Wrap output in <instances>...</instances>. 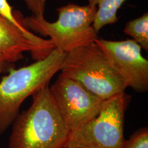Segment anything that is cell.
<instances>
[{
    "label": "cell",
    "mask_w": 148,
    "mask_h": 148,
    "mask_svg": "<svg viewBox=\"0 0 148 148\" xmlns=\"http://www.w3.org/2000/svg\"><path fill=\"white\" fill-rule=\"evenodd\" d=\"M8 148H64L70 131L49 90V84L32 95V103L12 125Z\"/></svg>",
    "instance_id": "6da1fadb"
},
{
    "label": "cell",
    "mask_w": 148,
    "mask_h": 148,
    "mask_svg": "<svg viewBox=\"0 0 148 148\" xmlns=\"http://www.w3.org/2000/svg\"><path fill=\"white\" fill-rule=\"evenodd\" d=\"M66 53L55 48L42 60L10 69L0 81V136L12 125L23 101L48 85L60 70Z\"/></svg>",
    "instance_id": "7a4b0ae2"
},
{
    "label": "cell",
    "mask_w": 148,
    "mask_h": 148,
    "mask_svg": "<svg viewBox=\"0 0 148 148\" xmlns=\"http://www.w3.org/2000/svg\"><path fill=\"white\" fill-rule=\"evenodd\" d=\"M57 12L58 18L55 22L32 14L23 18V23L27 29L49 37L55 48L64 53L97 40L98 33L92 26L97 7L69 3L58 8Z\"/></svg>",
    "instance_id": "3957f363"
},
{
    "label": "cell",
    "mask_w": 148,
    "mask_h": 148,
    "mask_svg": "<svg viewBox=\"0 0 148 148\" xmlns=\"http://www.w3.org/2000/svg\"><path fill=\"white\" fill-rule=\"evenodd\" d=\"M60 71L103 100L125 92L127 88L95 41L66 53Z\"/></svg>",
    "instance_id": "277c9868"
},
{
    "label": "cell",
    "mask_w": 148,
    "mask_h": 148,
    "mask_svg": "<svg viewBox=\"0 0 148 148\" xmlns=\"http://www.w3.org/2000/svg\"><path fill=\"white\" fill-rule=\"evenodd\" d=\"M131 96L125 92L104 100L98 114L70 132L64 148H122L125 112Z\"/></svg>",
    "instance_id": "5b68a950"
},
{
    "label": "cell",
    "mask_w": 148,
    "mask_h": 148,
    "mask_svg": "<svg viewBox=\"0 0 148 148\" xmlns=\"http://www.w3.org/2000/svg\"><path fill=\"white\" fill-rule=\"evenodd\" d=\"M49 90L70 132L97 116L104 101L82 84L62 73L49 86Z\"/></svg>",
    "instance_id": "8992f818"
},
{
    "label": "cell",
    "mask_w": 148,
    "mask_h": 148,
    "mask_svg": "<svg viewBox=\"0 0 148 148\" xmlns=\"http://www.w3.org/2000/svg\"><path fill=\"white\" fill-rule=\"evenodd\" d=\"M109 62L119 73L127 88L137 92L148 90V60L142 56V48L134 40H95Z\"/></svg>",
    "instance_id": "52a82bcc"
},
{
    "label": "cell",
    "mask_w": 148,
    "mask_h": 148,
    "mask_svg": "<svg viewBox=\"0 0 148 148\" xmlns=\"http://www.w3.org/2000/svg\"><path fill=\"white\" fill-rule=\"evenodd\" d=\"M55 49L49 39H44L32 32H25L0 15V53L9 64L23 58L29 51L35 61L45 58Z\"/></svg>",
    "instance_id": "ba28073f"
},
{
    "label": "cell",
    "mask_w": 148,
    "mask_h": 148,
    "mask_svg": "<svg viewBox=\"0 0 148 148\" xmlns=\"http://www.w3.org/2000/svg\"><path fill=\"white\" fill-rule=\"evenodd\" d=\"M126 0H87L88 4L98 7L94 20V29L97 33L105 25L118 21L117 12Z\"/></svg>",
    "instance_id": "9c48e42d"
},
{
    "label": "cell",
    "mask_w": 148,
    "mask_h": 148,
    "mask_svg": "<svg viewBox=\"0 0 148 148\" xmlns=\"http://www.w3.org/2000/svg\"><path fill=\"white\" fill-rule=\"evenodd\" d=\"M125 34L132 38L142 49L148 51V13L128 21L124 28Z\"/></svg>",
    "instance_id": "30bf717a"
},
{
    "label": "cell",
    "mask_w": 148,
    "mask_h": 148,
    "mask_svg": "<svg viewBox=\"0 0 148 148\" xmlns=\"http://www.w3.org/2000/svg\"><path fill=\"white\" fill-rule=\"evenodd\" d=\"M0 15L9 20L25 32H30L23 23V17L17 11H14L7 0H0Z\"/></svg>",
    "instance_id": "8fae6325"
},
{
    "label": "cell",
    "mask_w": 148,
    "mask_h": 148,
    "mask_svg": "<svg viewBox=\"0 0 148 148\" xmlns=\"http://www.w3.org/2000/svg\"><path fill=\"white\" fill-rule=\"evenodd\" d=\"M122 148H148V128L142 127L125 140Z\"/></svg>",
    "instance_id": "7c38bea8"
},
{
    "label": "cell",
    "mask_w": 148,
    "mask_h": 148,
    "mask_svg": "<svg viewBox=\"0 0 148 148\" xmlns=\"http://www.w3.org/2000/svg\"><path fill=\"white\" fill-rule=\"evenodd\" d=\"M27 8L36 16H44L47 0H23Z\"/></svg>",
    "instance_id": "4fadbf2b"
},
{
    "label": "cell",
    "mask_w": 148,
    "mask_h": 148,
    "mask_svg": "<svg viewBox=\"0 0 148 148\" xmlns=\"http://www.w3.org/2000/svg\"><path fill=\"white\" fill-rule=\"evenodd\" d=\"M9 64H10L8 63V62L4 60L2 55L0 53V73H2V72L5 71V70L8 69Z\"/></svg>",
    "instance_id": "5bb4252c"
}]
</instances>
